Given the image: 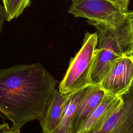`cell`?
Instances as JSON below:
<instances>
[{
  "instance_id": "obj_7",
  "label": "cell",
  "mask_w": 133,
  "mask_h": 133,
  "mask_svg": "<svg viewBox=\"0 0 133 133\" xmlns=\"http://www.w3.org/2000/svg\"><path fill=\"white\" fill-rule=\"evenodd\" d=\"M122 103L119 96L105 94L100 104L85 121L78 133H94L99 130Z\"/></svg>"
},
{
  "instance_id": "obj_1",
  "label": "cell",
  "mask_w": 133,
  "mask_h": 133,
  "mask_svg": "<svg viewBox=\"0 0 133 133\" xmlns=\"http://www.w3.org/2000/svg\"><path fill=\"white\" fill-rule=\"evenodd\" d=\"M57 84L39 63L0 69V114L19 130L31 121L41 122Z\"/></svg>"
},
{
  "instance_id": "obj_6",
  "label": "cell",
  "mask_w": 133,
  "mask_h": 133,
  "mask_svg": "<svg viewBox=\"0 0 133 133\" xmlns=\"http://www.w3.org/2000/svg\"><path fill=\"white\" fill-rule=\"evenodd\" d=\"M122 103L103 126L94 133H133V81L119 96Z\"/></svg>"
},
{
  "instance_id": "obj_11",
  "label": "cell",
  "mask_w": 133,
  "mask_h": 133,
  "mask_svg": "<svg viewBox=\"0 0 133 133\" xmlns=\"http://www.w3.org/2000/svg\"><path fill=\"white\" fill-rule=\"evenodd\" d=\"M6 20L10 21L18 18L30 6L31 0H1Z\"/></svg>"
},
{
  "instance_id": "obj_5",
  "label": "cell",
  "mask_w": 133,
  "mask_h": 133,
  "mask_svg": "<svg viewBox=\"0 0 133 133\" xmlns=\"http://www.w3.org/2000/svg\"><path fill=\"white\" fill-rule=\"evenodd\" d=\"M133 81V55L123 56L115 61L99 86L111 96H119Z\"/></svg>"
},
{
  "instance_id": "obj_12",
  "label": "cell",
  "mask_w": 133,
  "mask_h": 133,
  "mask_svg": "<svg viewBox=\"0 0 133 133\" xmlns=\"http://www.w3.org/2000/svg\"><path fill=\"white\" fill-rule=\"evenodd\" d=\"M0 133H20V130L11 127L7 123L0 124Z\"/></svg>"
},
{
  "instance_id": "obj_2",
  "label": "cell",
  "mask_w": 133,
  "mask_h": 133,
  "mask_svg": "<svg viewBox=\"0 0 133 133\" xmlns=\"http://www.w3.org/2000/svg\"><path fill=\"white\" fill-rule=\"evenodd\" d=\"M89 23L96 29L99 41L95 51L91 83L99 85L115 61L123 56L133 55V16L114 25Z\"/></svg>"
},
{
  "instance_id": "obj_4",
  "label": "cell",
  "mask_w": 133,
  "mask_h": 133,
  "mask_svg": "<svg viewBox=\"0 0 133 133\" xmlns=\"http://www.w3.org/2000/svg\"><path fill=\"white\" fill-rule=\"evenodd\" d=\"M68 12L89 22L118 24L133 16V11H124L107 0H72Z\"/></svg>"
},
{
  "instance_id": "obj_10",
  "label": "cell",
  "mask_w": 133,
  "mask_h": 133,
  "mask_svg": "<svg viewBox=\"0 0 133 133\" xmlns=\"http://www.w3.org/2000/svg\"><path fill=\"white\" fill-rule=\"evenodd\" d=\"M90 85L69 95L60 122L51 133H72V124L76 110Z\"/></svg>"
},
{
  "instance_id": "obj_8",
  "label": "cell",
  "mask_w": 133,
  "mask_h": 133,
  "mask_svg": "<svg viewBox=\"0 0 133 133\" xmlns=\"http://www.w3.org/2000/svg\"><path fill=\"white\" fill-rule=\"evenodd\" d=\"M106 93L99 85H90L78 104L72 124V133H78L82 126L97 107Z\"/></svg>"
},
{
  "instance_id": "obj_14",
  "label": "cell",
  "mask_w": 133,
  "mask_h": 133,
  "mask_svg": "<svg viewBox=\"0 0 133 133\" xmlns=\"http://www.w3.org/2000/svg\"><path fill=\"white\" fill-rule=\"evenodd\" d=\"M5 20H6V17H5L4 9L3 7L2 4H1L0 2V36L2 31L3 26L4 25Z\"/></svg>"
},
{
  "instance_id": "obj_9",
  "label": "cell",
  "mask_w": 133,
  "mask_h": 133,
  "mask_svg": "<svg viewBox=\"0 0 133 133\" xmlns=\"http://www.w3.org/2000/svg\"><path fill=\"white\" fill-rule=\"evenodd\" d=\"M69 95L56 90L48 107L45 117L40 122L43 133H51L58 126Z\"/></svg>"
},
{
  "instance_id": "obj_13",
  "label": "cell",
  "mask_w": 133,
  "mask_h": 133,
  "mask_svg": "<svg viewBox=\"0 0 133 133\" xmlns=\"http://www.w3.org/2000/svg\"><path fill=\"white\" fill-rule=\"evenodd\" d=\"M116 5L122 10L128 11V5L130 0H107Z\"/></svg>"
},
{
  "instance_id": "obj_3",
  "label": "cell",
  "mask_w": 133,
  "mask_h": 133,
  "mask_svg": "<svg viewBox=\"0 0 133 133\" xmlns=\"http://www.w3.org/2000/svg\"><path fill=\"white\" fill-rule=\"evenodd\" d=\"M98 42L97 33H86L81 48L70 60L66 73L59 83L60 92L70 95L91 85L90 76Z\"/></svg>"
}]
</instances>
